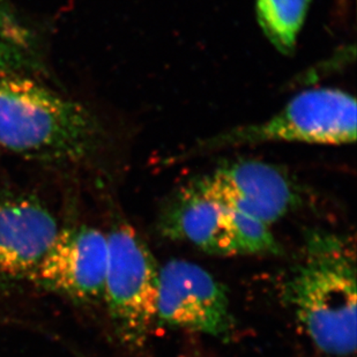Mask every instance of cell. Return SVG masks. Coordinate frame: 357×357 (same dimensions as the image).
I'll return each instance as SVG.
<instances>
[{
	"instance_id": "obj_1",
	"label": "cell",
	"mask_w": 357,
	"mask_h": 357,
	"mask_svg": "<svg viewBox=\"0 0 357 357\" xmlns=\"http://www.w3.org/2000/svg\"><path fill=\"white\" fill-rule=\"evenodd\" d=\"M283 295L314 347L333 357L356 351V249L354 241L309 230Z\"/></svg>"
},
{
	"instance_id": "obj_2",
	"label": "cell",
	"mask_w": 357,
	"mask_h": 357,
	"mask_svg": "<svg viewBox=\"0 0 357 357\" xmlns=\"http://www.w3.org/2000/svg\"><path fill=\"white\" fill-rule=\"evenodd\" d=\"M100 142L98 123L79 102L0 68V147L28 159L78 161Z\"/></svg>"
},
{
	"instance_id": "obj_3",
	"label": "cell",
	"mask_w": 357,
	"mask_h": 357,
	"mask_svg": "<svg viewBox=\"0 0 357 357\" xmlns=\"http://www.w3.org/2000/svg\"><path fill=\"white\" fill-rule=\"evenodd\" d=\"M356 100L337 88H314L294 96L273 117L205 139L183 158L266 142L349 145L356 140Z\"/></svg>"
},
{
	"instance_id": "obj_4",
	"label": "cell",
	"mask_w": 357,
	"mask_h": 357,
	"mask_svg": "<svg viewBox=\"0 0 357 357\" xmlns=\"http://www.w3.org/2000/svg\"><path fill=\"white\" fill-rule=\"evenodd\" d=\"M107 235L103 302L119 340L135 351L142 349L156 323L160 266L145 241L128 223H117Z\"/></svg>"
},
{
	"instance_id": "obj_5",
	"label": "cell",
	"mask_w": 357,
	"mask_h": 357,
	"mask_svg": "<svg viewBox=\"0 0 357 357\" xmlns=\"http://www.w3.org/2000/svg\"><path fill=\"white\" fill-rule=\"evenodd\" d=\"M156 321L229 340L236 328L228 289L197 264L174 259L159 268Z\"/></svg>"
},
{
	"instance_id": "obj_6",
	"label": "cell",
	"mask_w": 357,
	"mask_h": 357,
	"mask_svg": "<svg viewBox=\"0 0 357 357\" xmlns=\"http://www.w3.org/2000/svg\"><path fill=\"white\" fill-rule=\"evenodd\" d=\"M108 235L95 227H68L29 279L44 289L82 304L103 301L108 271Z\"/></svg>"
},
{
	"instance_id": "obj_7",
	"label": "cell",
	"mask_w": 357,
	"mask_h": 357,
	"mask_svg": "<svg viewBox=\"0 0 357 357\" xmlns=\"http://www.w3.org/2000/svg\"><path fill=\"white\" fill-rule=\"evenodd\" d=\"M193 184L202 196L225 208L244 213L270 227L300 202L293 181L282 169L255 160L221 165Z\"/></svg>"
},
{
	"instance_id": "obj_8",
	"label": "cell",
	"mask_w": 357,
	"mask_h": 357,
	"mask_svg": "<svg viewBox=\"0 0 357 357\" xmlns=\"http://www.w3.org/2000/svg\"><path fill=\"white\" fill-rule=\"evenodd\" d=\"M59 231L57 219L38 198L0 193V281L29 279Z\"/></svg>"
},
{
	"instance_id": "obj_9",
	"label": "cell",
	"mask_w": 357,
	"mask_h": 357,
	"mask_svg": "<svg viewBox=\"0 0 357 357\" xmlns=\"http://www.w3.org/2000/svg\"><path fill=\"white\" fill-rule=\"evenodd\" d=\"M162 235L183 241L213 256H237L228 211L206 198L195 184L183 188L160 218Z\"/></svg>"
},
{
	"instance_id": "obj_10",
	"label": "cell",
	"mask_w": 357,
	"mask_h": 357,
	"mask_svg": "<svg viewBox=\"0 0 357 357\" xmlns=\"http://www.w3.org/2000/svg\"><path fill=\"white\" fill-rule=\"evenodd\" d=\"M311 0H257V20L264 35L283 54L296 47Z\"/></svg>"
},
{
	"instance_id": "obj_11",
	"label": "cell",
	"mask_w": 357,
	"mask_h": 357,
	"mask_svg": "<svg viewBox=\"0 0 357 357\" xmlns=\"http://www.w3.org/2000/svg\"><path fill=\"white\" fill-rule=\"evenodd\" d=\"M228 211L230 229L239 255H279L281 246L270 226L252 216L236 211Z\"/></svg>"
},
{
	"instance_id": "obj_12",
	"label": "cell",
	"mask_w": 357,
	"mask_h": 357,
	"mask_svg": "<svg viewBox=\"0 0 357 357\" xmlns=\"http://www.w3.org/2000/svg\"><path fill=\"white\" fill-rule=\"evenodd\" d=\"M27 31L17 21L5 0H0V66L19 70L31 58Z\"/></svg>"
},
{
	"instance_id": "obj_13",
	"label": "cell",
	"mask_w": 357,
	"mask_h": 357,
	"mask_svg": "<svg viewBox=\"0 0 357 357\" xmlns=\"http://www.w3.org/2000/svg\"><path fill=\"white\" fill-rule=\"evenodd\" d=\"M0 68H3V66H0ZM7 70H8V68H7Z\"/></svg>"
}]
</instances>
